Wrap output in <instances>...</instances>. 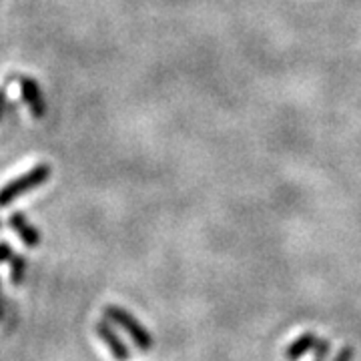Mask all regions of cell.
Masks as SVG:
<instances>
[{
    "label": "cell",
    "mask_w": 361,
    "mask_h": 361,
    "mask_svg": "<svg viewBox=\"0 0 361 361\" xmlns=\"http://www.w3.org/2000/svg\"><path fill=\"white\" fill-rule=\"evenodd\" d=\"M18 89H20V97L28 106L30 115L35 118H42L47 115V101H44V94H42V89L37 82V78L28 77V75L18 77Z\"/></svg>",
    "instance_id": "obj_4"
},
{
    "label": "cell",
    "mask_w": 361,
    "mask_h": 361,
    "mask_svg": "<svg viewBox=\"0 0 361 361\" xmlns=\"http://www.w3.org/2000/svg\"><path fill=\"white\" fill-rule=\"evenodd\" d=\"M6 85H2L0 87V118H2V115H4V111H6Z\"/></svg>",
    "instance_id": "obj_10"
},
{
    "label": "cell",
    "mask_w": 361,
    "mask_h": 361,
    "mask_svg": "<svg viewBox=\"0 0 361 361\" xmlns=\"http://www.w3.org/2000/svg\"><path fill=\"white\" fill-rule=\"evenodd\" d=\"M8 263H11V281H13V285H20L23 281H25L28 261H26L25 255L14 253L13 259H11Z\"/></svg>",
    "instance_id": "obj_7"
},
{
    "label": "cell",
    "mask_w": 361,
    "mask_h": 361,
    "mask_svg": "<svg viewBox=\"0 0 361 361\" xmlns=\"http://www.w3.org/2000/svg\"><path fill=\"white\" fill-rule=\"evenodd\" d=\"M8 227L20 237V241H23L26 247H37L40 243V237H42V235H40L39 229H37L30 221L26 219L25 213L14 211L13 215L8 217Z\"/></svg>",
    "instance_id": "obj_5"
},
{
    "label": "cell",
    "mask_w": 361,
    "mask_h": 361,
    "mask_svg": "<svg viewBox=\"0 0 361 361\" xmlns=\"http://www.w3.org/2000/svg\"><path fill=\"white\" fill-rule=\"evenodd\" d=\"M307 351H313V355L317 357V361H323L325 357H329L331 341L322 339V337H317L315 334H303V336L297 337L295 341L289 345V349H287V360H301Z\"/></svg>",
    "instance_id": "obj_3"
},
{
    "label": "cell",
    "mask_w": 361,
    "mask_h": 361,
    "mask_svg": "<svg viewBox=\"0 0 361 361\" xmlns=\"http://www.w3.org/2000/svg\"><path fill=\"white\" fill-rule=\"evenodd\" d=\"M0 315H2V307H0Z\"/></svg>",
    "instance_id": "obj_11"
},
{
    "label": "cell",
    "mask_w": 361,
    "mask_h": 361,
    "mask_svg": "<svg viewBox=\"0 0 361 361\" xmlns=\"http://www.w3.org/2000/svg\"><path fill=\"white\" fill-rule=\"evenodd\" d=\"M104 317L109 322L116 323L118 327H123L139 349L149 351V349L153 348V337H151V334L130 315L129 311L121 310L118 305H106L104 307Z\"/></svg>",
    "instance_id": "obj_2"
},
{
    "label": "cell",
    "mask_w": 361,
    "mask_h": 361,
    "mask_svg": "<svg viewBox=\"0 0 361 361\" xmlns=\"http://www.w3.org/2000/svg\"><path fill=\"white\" fill-rule=\"evenodd\" d=\"M97 336L101 337L104 343L109 345V349H111V353H113V357H115L116 361L130 360V353L129 349H127V345H125V341L113 331V327L109 325V322H104L103 319V322L97 323Z\"/></svg>",
    "instance_id": "obj_6"
},
{
    "label": "cell",
    "mask_w": 361,
    "mask_h": 361,
    "mask_svg": "<svg viewBox=\"0 0 361 361\" xmlns=\"http://www.w3.org/2000/svg\"><path fill=\"white\" fill-rule=\"evenodd\" d=\"M0 229H2V223H0Z\"/></svg>",
    "instance_id": "obj_12"
},
{
    "label": "cell",
    "mask_w": 361,
    "mask_h": 361,
    "mask_svg": "<svg viewBox=\"0 0 361 361\" xmlns=\"http://www.w3.org/2000/svg\"><path fill=\"white\" fill-rule=\"evenodd\" d=\"M14 255L13 247L8 245V243H0V263H4V261H11Z\"/></svg>",
    "instance_id": "obj_8"
},
{
    "label": "cell",
    "mask_w": 361,
    "mask_h": 361,
    "mask_svg": "<svg viewBox=\"0 0 361 361\" xmlns=\"http://www.w3.org/2000/svg\"><path fill=\"white\" fill-rule=\"evenodd\" d=\"M353 360V349L351 348H343L339 353H337L336 361H351Z\"/></svg>",
    "instance_id": "obj_9"
},
{
    "label": "cell",
    "mask_w": 361,
    "mask_h": 361,
    "mask_svg": "<svg viewBox=\"0 0 361 361\" xmlns=\"http://www.w3.org/2000/svg\"><path fill=\"white\" fill-rule=\"evenodd\" d=\"M52 167L49 163H39L30 171H26L23 175H18L16 179L8 180L2 189H0V207H8L14 203L18 197L30 193L32 189H37L40 185H44L51 179Z\"/></svg>",
    "instance_id": "obj_1"
}]
</instances>
